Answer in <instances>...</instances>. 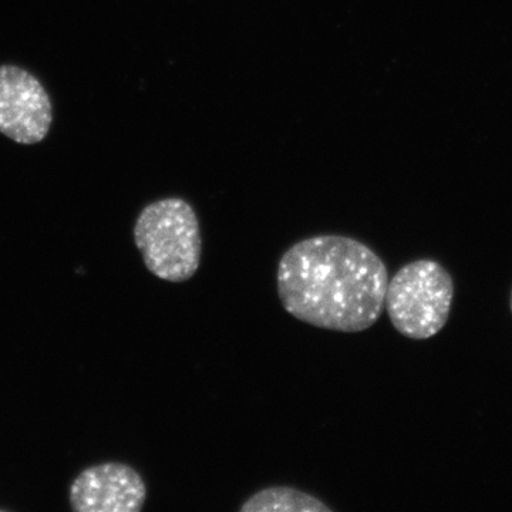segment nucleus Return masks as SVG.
Masks as SVG:
<instances>
[{
  "mask_svg": "<svg viewBox=\"0 0 512 512\" xmlns=\"http://www.w3.org/2000/svg\"><path fill=\"white\" fill-rule=\"evenodd\" d=\"M276 282L282 306L293 318L356 333L382 316L389 275L382 258L363 242L319 235L296 242L282 255Z\"/></svg>",
  "mask_w": 512,
  "mask_h": 512,
  "instance_id": "1",
  "label": "nucleus"
},
{
  "mask_svg": "<svg viewBox=\"0 0 512 512\" xmlns=\"http://www.w3.org/2000/svg\"><path fill=\"white\" fill-rule=\"evenodd\" d=\"M134 242L148 271L163 281L181 284L200 268V221L183 198H164L146 205L134 225Z\"/></svg>",
  "mask_w": 512,
  "mask_h": 512,
  "instance_id": "2",
  "label": "nucleus"
},
{
  "mask_svg": "<svg viewBox=\"0 0 512 512\" xmlns=\"http://www.w3.org/2000/svg\"><path fill=\"white\" fill-rule=\"evenodd\" d=\"M453 299V278L447 269L431 259H419L393 276L384 308L400 335L426 340L446 326Z\"/></svg>",
  "mask_w": 512,
  "mask_h": 512,
  "instance_id": "3",
  "label": "nucleus"
},
{
  "mask_svg": "<svg viewBox=\"0 0 512 512\" xmlns=\"http://www.w3.org/2000/svg\"><path fill=\"white\" fill-rule=\"evenodd\" d=\"M53 123V104L42 82L16 64L0 66V133L23 146L42 143Z\"/></svg>",
  "mask_w": 512,
  "mask_h": 512,
  "instance_id": "4",
  "label": "nucleus"
},
{
  "mask_svg": "<svg viewBox=\"0 0 512 512\" xmlns=\"http://www.w3.org/2000/svg\"><path fill=\"white\" fill-rule=\"evenodd\" d=\"M146 500L143 477L117 461L84 468L69 490L70 507L76 512H138Z\"/></svg>",
  "mask_w": 512,
  "mask_h": 512,
  "instance_id": "5",
  "label": "nucleus"
},
{
  "mask_svg": "<svg viewBox=\"0 0 512 512\" xmlns=\"http://www.w3.org/2000/svg\"><path fill=\"white\" fill-rule=\"evenodd\" d=\"M242 512H332L319 498L292 487H269L251 495Z\"/></svg>",
  "mask_w": 512,
  "mask_h": 512,
  "instance_id": "6",
  "label": "nucleus"
},
{
  "mask_svg": "<svg viewBox=\"0 0 512 512\" xmlns=\"http://www.w3.org/2000/svg\"><path fill=\"white\" fill-rule=\"evenodd\" d=\"M511 311H512V292H511Z\"/></svg>",
  "mask_w": 512,
  "mask_h": 512,
  "instance_id": "7",
  "label": "nucleus"
}]
</instances>
